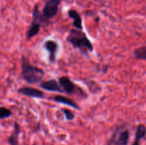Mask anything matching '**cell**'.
I'll list each match as a JSON object with an SVG mask.
<instances>
[{"mask_svg":"<svg viewBox=\"0 0 146 145\" xmlns=\"http://www.w3.org/2000/svg\"><path fill=\"white\" fill-rule=\"evenodd\" d=\"M66 39L74 48L78 50L84 55H87L94 51L93 44L83 30L72 28L69 31Z\"/></svg>","mask_w":146,"mask_h":145,"instance_id":"obj_1","label":"cell"},{"mask_svg":"<svg viewBox=\"0 0 146 145\" xmlns=\"http://www.w3.org/2000/svg\"><path fill=\"white\" fill-rule=\"evenodd\" d=\"M21 75L27 83L36 84L41 82L45 76L44 70L30 63L24 55L21 58Z\"/></svg>","mask_w":146,"mask_h":145,"instance_id":"obj_2","label":"cell"},{"mask_svg":"<svg viewBox=\"0 0 146 145\" xmlns=\"http://www.w3.org/2000/svg\"><path fill=\"white\" fill-rule=\"evenodd\" d=\"M58 82L61 86L63 92L67 95L76 94L82 98H86L88 97L87 94L79 86L76 85L72 80H71L68 77L61 76L58 78Z\"/></svg>","mask_w":146,"mask_h":145,"instance_id":"obj_3","label":"cell"},{"mask_svg":"<svg viewBox=\"0 0 146 145\" xmlns=\"http://www.w3.org/2000/svg\"><path fill=\"white\" fill-rule=\"evenodd\" d=\"M130 140V131L124 125L115 129L107 145H128Z\"/></svg>","mask_w":146,"mask_h":145,"instance_id":"obj_4","label":"cell"},{"mask_svg":"<svg viewBox=\"0 0 146 145\" xmlns=\"http://www.w3.org/2000/svg\"><path fill=\"white\" fill-rule=\"evenodd\" d=\"M62 0H48L45 3L43 8L41 14L46 20L49 21L50 19L57 15L58 11V7Z\"/></svg>","mask_w":146,"mask_h":145,"instance_id":"obj_5","label":"cell"},{"mask_svg":"<svg viewBox=\"0 0 146 145\" xmlns=\"http://www.w3.org/2000/svg\"><path fill=\"white\" fill-rule=\"evenodd\" d=\"M44 48L48 53V61L51 63H55L56 61L57 52L59 48V45L56 41L48 39L44 42Z\"/></svg>","mask_w":146,"mask_h":145,"instance_id":"obj_6","label":"cell"},{"mask_svg":"<svg viewBox=\"0 0 146 145\" xmlns=\"http://www.w3.org/2000/svg\"><path fill=\"white\" fill-rule=\"evenodd\" d=\"M17 92L19 94H21L24 96L29 97V98H36V99H44L45 98L43 91L40 90L37 88H33V87H22V88H19Z\"/></svg>","mask_w":146,"mask_h":145,"instance_id":"obj_7","label":"cell"},{"mask_svg":"<svg viewBox=\"0 0 146 145\" xmlns=\"http://www.w3.org/2000/svg\"><path fill=\"white\" fill-rule=\"evenodd\" d=\"M40 87L45 90L50 92H57L60 93H64L61 86L55 79H50L48 80H44L40 83Z\"/></svg>","mask_w":146,"mask_h":145,"instance_id":"obj_8","label":"cell"},{"mask_svg":"<svg viewBox=\"0 0 146 145\" xmlns=\"http://www.w3.org/2000/svg\"><path fill=\"white\" fill-rule=\"evenodd\" d=\"M68 16L73 20L72 26L78 30H83L82 18L79 13L74 9H71L68 11Z\"/></svg>","mask_w":146,"mask_h":145,"instance_id":"obj_9","label":"cell"},{"mask_svg":"<svg viewBox=\"0 0 146 145\" xmlns=\"http://www.w3.org/2000/svg\"><path fill=\"white\" fill-rule=\"evenodd\" d=\"M51 99H52L54 102H58V103L63 104V105H68V106L73 107L74 109H80L79 105H78L75 101L71 99V98H68V97L64 96V95H55L54 97H53Z\"/></svg>","mask_w":146,"mask_h":145,"instance_id":"obj_10","label":"cell"},{"mask_svg":"<svg viewBox=\"0 0 146 145\" xmlns=\"http://www.w3.org/2000/svg\"><path fill=\"white\" fill-rule=\"evenodd\" d=\"M21 127L19 125L18 122H14V126H13V131L11 133L10 136H9L7 141L10 145H19V136L21 133Z\"/></svg>","mask_w":146,"mask_h":145,"instance_id":"obj_11","label":"cell"},{"mask_svg":"<svg viewBox=\"0 0 146 145\" xmlns=\"http://www.w3.org/2000/svg\"><path fill=\"white\" fill-rule=\"evenodd\" d=\"M146 128L144 124H139L136 128L135 135V139L133 142L132 145H140V142L143 139L145 136Z\"/></svg>","mask_w":146,"mask_h":145,"instance_id":"obj_12","label":"cell"},{"mask_svg":"<svg viewBox=\"0 0 146 145\" xmlns=\"http://www.w3.org/2000/svg\"><path fill=\"white\" fill-rule=\"evenodd\" d=\"M41 25L39 23L34 21H31V24H30L28 30L27 31V34H26L27 39L30 40L33 37L38 35L40 31V29H41Z\"/></svg>","mask_w":146,"mask_h":145,"instance_id":"obj_13","label":"cell"},{"mask_svg":"<svg viewBox=\"0 0 146 145\" xmlns=\"http://www.w3.org/2000/svg\"><path fill=\"white\" fill-rule=\"evenodd\" d=\"M32 21H36V22L39 23L41 26L46 25V24H48L49 21L46 20L44 17L43 16L41 12L38 9V5L36 4L34 7V9L32 11Z\"/></svg>","mask_w":146,"mask_h":145,"instance_id":"obj_14","label":"cell"},{"mask_svg":"<svg viewBox=\"0 0 146 145\" xmlns=\"http://www.w3.org/2000/svg\"><path fill=\"white\" fill-rule=\"evenodd\" d=\"M133 55L137 59L145 61L146 60V46L145 45H143V46L136 48V49L134 51Z\"/></svg>","mask_w":146,"mask_h":145,"instance_id":"obj_15","label":"cell"},{"mask_svg":"<svg viewBox=\"0 0 146 145\" xmlns=\"http://www.w3.org/2000/svg\"><path fill=\"white\" fill-rule=\"evenodd\" d=\"M11 115H12V112L11 109L4 106L0 107V119H7L10 117Z\"/></svg>","mask_w":146,"mask_h":145,"instance_id":"obj_16","label":"cell"},{"mask_svg":"<svg viewBox=\"0 0 146 145\" xmlns=\"http://www.w3.org/2000/svg\"><path fill=\"white\" fill-rule=\"evenodd\" d=\"M61 110L62 113L64 115V116H65L66 120L71 121L75 118V114H74V112L70 110V109H67V108H61Z\"/></svg>","mask_w":146,"mask_h":145,"instance_id":"obj_17","label":"cell"}]
</instances>
